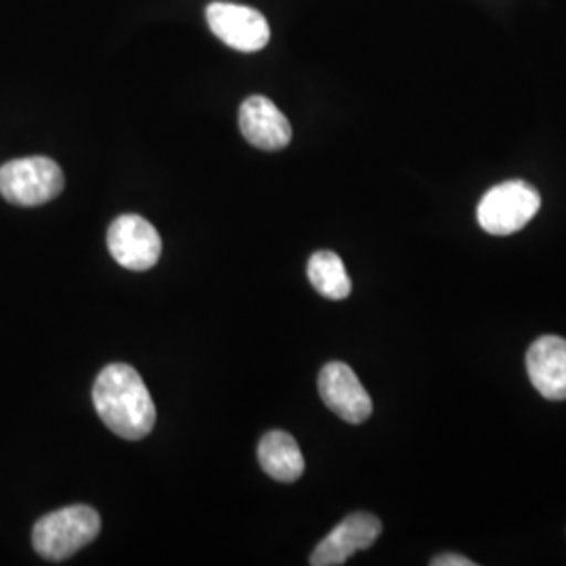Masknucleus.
Segmentation results:
<instances>
[{"instance_id": "9d476101", "label": "nucleus", "mask_w": 566, "mask_h": 566, "mask_svg": "<svg viewBox=\"0 0 566 566\" xmlns=\"http://www.w3.org/2000/svg\"><path fill=\"white\" fill-rule=\"evenodd\" d=\"M526 371L533 386L547 401L566 399V340L542 336L526 353Z\"/></svg>"}, {"instance_id": "1a4fd4ad", "label": "nucleus", "mask_w": 566, "mask_h": 566, "mask_svg": "<svg viewBox=\"0 0 566 566\" xmlns=\"http://www.w3.org/2000/svg\"><path fill=\"white\" fill-rule=\"evenodd\" d=\"M240 130L245 142L263 151H277L292 142V126L282 109L261 95L248 97L242 103Z\"/></svg>"}, {"instance_id": "423d86ee", "label": "nucleus", "mask_w": 566, "mask_h": 566, "mask_svg": "<svg viewBox=\"0 0 566 566\" xmlns=\"http://www.w3.org/2000/svg\"><path fill=\"white\" fill-rule=\"evenodd\" d=\"M206 20L214 36L235 51H261L271 39V28L263 13L252 7L233 2H212L206 9Z\"/></svg>"}, {"instance_id": "f8f14e48", "label": "nucleus", "mask_w": 566, "mask_h": 566, "mask_svg": "<svg viewBox=\"0 0 566 566\" xmlns=\"http://www.w3.org/2000/svg\"><path fill=\"white\" fill-rule=\"evenodd\" d=\"M306 275L311 285L329 301H344L348 298L353 283L346 273L343 259L334 252H315L308 264H306Z\"/></svg>"}, {"instance_id": "ddd939ff", "label": "nucleus", "mask_w": 566, "mask_h": 566, "mask_svg": "<svg viewBox=\"0 0 566 566\" xmlns=\"http://www.w3.org/2000/svg\"><path fill=\"white\" fill-rule=\"evenodd\" d=\"M432 566H474V563L460 554H441L430 560Z\"/></svg>"}, {"instance_id": "0eeeda50", "label": "nucleus", "mask_w": 566, "mask_h": 566, "mask_svg": "<svg viewBox=\"0 0 566 566\" xmlns=\"http://www.w3.org/2000/svg\"><path fill=\"white\" fill-rule=\"evenodd\" d=\"M319 395L327 409L348 424H364L374 411L371 397L359 382L357 374L343 361L324 365L319 371Z\"/></svg>"}, {"instance_id": "20e7f679", "label": "nucleus", "mask_w": 566, "mask_h": 566, "mask_svg": "<svg viewBox=\"0 0 566 566\" xmlns=\"http://www.w3.org/2000/svg\"><path fill=\"white\" fill-rule=\"evenodd\" d=\"M542 198L533 185L507 181L486 191L479 203V224L489 235H512L533 221Z\"/></svg>"}, {"instance_id": "39448f33", "label": "nucleus", "mask_w": 566, "mask_h": 566, "mask_svg": "<svg viewBox=\"0 0 566 566\" xmlns=\"http://www.w3.org/2000/svg\"><path fill=\"white\" fill-rule=\"evenodd\" d=\"M107 250L128 271H147L160 261L163 240L156 227L137 214H122L107 229Z\"/></svg>"}, {"instance_id": "7ed1b4c3", "label": "nucleus", "mask_w": 566, "mask_h": 566, "mask_svg": "<svg viewBox=\"0 0 566 566\" xmlns=\"http://www.w3.org/2000/svg\"><path fill=\"white\" fill-rule=\"evenodd\" d=\"M60 164L44 156L18 158L0 166V196L9 203L34 208L51 202L63 191Z\"/></svg>"}, {"instance_id": "6e6552de", "label": "nucleus", "mask_w": 566, "mask_h": 566, "mask_svg": "<svg viewBox=\"0 0 566 566\" xmlns=\"http://www.w3.org/2000/svg\"><path fill=\"white\" fill-rule=\"evenodd\" d=\"M382 535V523L374 514L355 512L336 526L315 552L311 554L313 566L344 565L355 552L374 546Z\"/></svg>"}, {"instance_id": "f03ea898", "label": "nucleus", "mask_w": 566, "mask_h": 566, "mask_svg": "<svg viewBox=\"0 0 566 566\" xmlns=\"http://www.w3.org/2000/svg\"><path fill=\"white\" fill-rule=\"evenodd\" d=\"M102 518L91 506H67L55 510L34 525L32 544L44 560L61 563L97 539Z\"/></svg>"}, {"instance_id": "9b49d317", "label": "nucleus", "mask_w": 566, "mask_h": 566, "mask_svg": "<svg viewBox=\"0 0 566 566\" xmlns=\"http://www.w3.org/2000/svg\"><path fill=\"white\" fill-rule=\"evenodd\" d=\"M259 462L264 472L280 483H294L303 476V451L296 439L283 430L264 434L259 443Z\"/></svg>"}, {"instance_id": "f257e3e1", "label": "nucleus", "mask_w": 566, "mask_h": 566, "mask_svg": "<svg viewBox=\"0 0 566 566\" xmlns=\"http://www.w3.org/2000/svg\"><path fill=\"white\" fill-rule=\"evenodd\" d=\"M93 403L114 434L139 441L156 424V405L135 367L112 364L103 369L93 386Z\"/></svg>"}]
</instances>
